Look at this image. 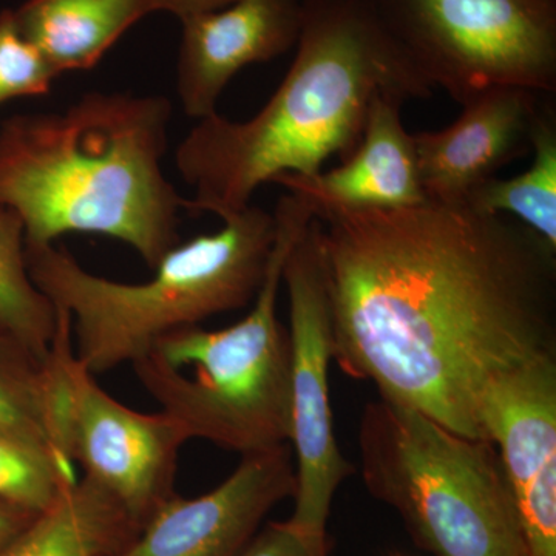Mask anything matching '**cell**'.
<instances>
[{
    "instance_id": "7a4b0ae2",
    "label": "cell",
    "mask_w": 556,
    "mask_h": 556,
    "mask_svg": "<svg viewBox=\"0 0 556 556\" xmlns=\"http://www.w3.org/2000/svg\"><path fill=\"white\" fill-rule=\"evenodd\" d=\"M379 94L427 100L433 87L388 35L368 0H305L295 56L269 101L247 121H197L175 166L193 190L186 208L223 222L281 175L311 177L361 144Z\"/></svg>"
},
{
    "instance_id": "44dd1931",
    "label": "cell",
    "mask_w": 556,
    "mask_h": 556,
    "mask_svg": "<svg viewBox=\"0 0 556 556\" xmlns=\"http://www.w3.org/2000/svg\"><path fill=\"white\" fill-rule=\"evenodd\" d=\"M58 76L49 61L17 30L13 10L0 11V105L43 97Z\"/></svg>"
},
{
    "instance_id": "8992f818",
    "label": "cell",
    "mask_w": 556,
    "mask_h": 556,
    "mask_svg": "<svg viewBox=\"0 0 556 556\" xmlns=\"http://www.w3.org/2000/svg\"><path fill=\"white\" fill-rule=\"evenodd\" d=\"M364 484L434 556H526L514 493L486 439L379 397L358 427Z\"/></svg>"
},
{
    "instance_id": "2e32d148",
    "label": "cell",
    "mask_w": 556,
    "mask_h": 556,
    "mask_svg": "<svg viewBox=\"0 0 556 556\" xmlns=\"http://www.w3.org/2000/svg\"><path fill=\"white\" fill-rule=\"evenodd\" d=\"M138 530L112 497L80 478L0 547V556H112Z\"/></svg>"
},
{
    "instance_id": "9c48e42d",
    "label": "cell",
    "mask_w": 556,
    "mask_h": 556,
    "mask_svg": "<svg viewBox=\"0 0 556 556\" xmlns=\"http://www.w3.org/2000/svg\"><path fill=\"white\" fill-rule=\"evenodd\" d=\"M283 285L289 303L288 445L295 464L294 514L289 521L328 533L332 500L354 467L340 452L332 426L331 316L314 217L289 251Z\"/></svg>"
},
{
    "instance_id": "ba28073f",
    "label": "cell",
    "mask_w": 556,
    "mask_h": 556,
    "mask_svg": "<svg viewBox=\"0 0 556 556\" xmlns=\"http://www.w3.org/2000/svg\"><path fill=\"white\" fill-rule=\"evenodd\" d=\"M56 311L51 353L67 391L70 457L141 529L175 495L179 452L190 439L166 413L146 415L110 396L76 358L68 314Z\"/></svg>"
},
{
    "instance_id": "6da1fadb",
    "label": "cell",
    "mask_w": 556,
    "mask_h": 556,
    "mask_svg": "<svg viewBox=\"0 0 556 556\" xmlns=\"http://www.w3.org/2000/svg\"><path fill=\"white\" fill-rule=\"evenodd\" d=\"M332 361L379 397L484 439L497 376L556 354V249L466 203L314 211Z\"/></svg>"
},
{
    "instance_id": "4fadbf2b",
    "label": "cell",
    "mask_w": 556,
    "mask_h": 556,
    "mask_svg": "<svg viewBox=\"0 0 556 556\" xmlns=\"http://www.w3.org/2000/svg\"><path fill=\"white\" fill-rule=\"evenodd\" d=\"M303 5L305 0H236L181 21L177 93L186 115L197 121L214 115L240 70L294 49Z\"/></svg>"
},
{
    "instance_id": "ac0fdd59",
    "label": "cell",
    "mask_w": 556,
    "mask_h": 556,
    "mask_svg": "<svg viewBox=\"0 0 556 556\" xmlns=\"http://www.w3.org/2000/svg\"><path fill=\"white\" fill-rule=\"evenodd\" d=\"M533 160L518 177L490 178L464 203L482 214L507 215L556 249V112L548 101L532 141Z\"/></svg>"
},
{
    "instance_id": "7c38bea8",
    "label": "cell",
    "mask_w": 556,
    "mask_h": 556,
    "mask_svg": "<svg viewBox=\"0 0 556 556\" xmlns=\"http://www.w3.org/2000/svg\"><path fill=\"white\" fill-rule=\"evenodd\" d=\"M554 97L525 87H493L460 105L455 123L413 134L426 199L464 203L497 170L532 152L533 134Z\"/></svg>"
},
{
    "instance_id": "8fae6325",
    "label": "cell",
    "mask_w": 556,
    "mask_h": 556,
    "mask_svg": "<svg viewBox=\"0 0 556 556\" xmlns=\"http://www.w3.org/2000/svg\"><path fill=\"white\" fill-rule=\"evenodd\" d=\"M289 445L241 456L225 481L199 497L174 495L112 556H240L281 501L294 497Z\"/></svg>"
},
{
    "instance_id": "9a60e30c",
    "label": "cell",
    "mask_w": 556,
    "mask_h": 556,
    "mask_svg": "<svg viewBox=\"0 0 556 556\" xmlns=\"http://www.w3.org/2000/svg\"><path fill=\"white\" fill-rule=\"evenodd\" d=\"M152 13V0H25L13 17L21 35L62 75L94 67Z\"/></svg>"
},
{
    "instance_id": "277c9868",
    "label": "cell",
    "mask_w": 556,
    "mask_h": 556,
    "mask_svg": "<svg viewBox=\"0 0 556 556\" xmlns=\"http://www.w3.org/2000/svg\"><path fill=\"white\" fill-rule=\"evenodd\" d=\"M223 223L217 232L179 241L139 283L97 276L54 243L25 244L33 281L68 314L73 351L91 375L131 365L164 334L254 302L276 218L251 204Z\"/></svg>"
},
{
    "instance_id": "7402d4cb",
    "label": "cell",
    "mask_w": 556,
    "mask_h": 556,
    "mask_svg": "<svg viewBox=\"0 0 556 556\" xmlns=\"http://www.w3.org/2000/svg\"><path fill=\"white\" fill-rule=\"evenodd\" d=\"M328 533L309 532L291 521L270 522L240 556H329Z\"/></svg>"
},
{
    "instance_id": "5bb4252c",
    "label": "cell",
    "mask_w": 556,
    "mask_h": 556,
    "mask_svg": "<svg viewBox=\"0 0 556 556\" xmlns=\"http://www.w3.org/2000/svg\"><path fill=\"white\" fill-rule=\"evenodd\" d=\"M402 98L379 94L369 105L357 149L339 167L311 177L274 179L311 208H393L427 201L413 134L402 123Z\"/></svg>"
},
{
    "instance_id": "e0dca14e",
    "label": "cell",
    "mask_w": 556,
    "mask_h": 556,
    "mask_svg": "<svg viewBox=\"0 0 556 556\" xmlns=\"http://www.w3.org/2000/svg\"><path fill=\"white\" fill-rule=\"evenodd\" d=\"M0 431L75 467L68 452L67 391L60 365L0 334Z\"/></svg>"
},
{
    "instance_id": "cb8c5ba5",
    "label": "cell",
    "mask_w": 556,
    "mask_h": 556,
    "mask_svg": "<svg viewBox=\"0 0 556 556\" xmlns=\"http://www.w3.org/2000/svg\"><path fill=\"white\" fill-rule=\"evenodd\" d=\"M33 517L35 515L0 501V547L16 536Z\"/></svg>"
},
{
    "instance_id": "d4e9b609",
    "label": "cell",
    "mask_w": 556,
    "mask_h": 556,
    "mask_svg": "<svg viewBox=\"0 0 556 556\" xmlns=\"http://www.w3.org/2000/svg\"><path fill=\"white\" fill-rule=\"evenodd\" d=\"M527 556V555H526Z\"/></svg>"
},
{
    "instance_id": "603a6c76",
    "label": "cell",
    "mask_w": 556,
    "mask_h": 556,
    "mask_svg": "<svg viewBox=\"0 0 556 556\" xmlns=\"http://www.w3.org/2000/svg\"><path fill=\"white\" fill-rule=\"evenodd\" d=\"M156 11L174 14L179 22L199 14L211 13V11L225 9L236 0H152Z\"/></svg>"
},
{
    "instance_id": "3957f363",
    "label": "cell",
    "mask_w": 556,
    "mask_h": 556,
    "mask_svg": "<svg viewBox=\"0 0 556 556\" xmlns=\"http://www.w3.org/2000/svg\"><path fill=\"white\" fill-rule=\"evenodd\" d=\"M172 102L90 91L67 109L0 124V206L20 215L25 244L68 233L123 241L150 269L179 243L186 200L163 169Z\"/></svg>"
},
{
    "instance_id": "30bf717a",
    "label": "cell",
    "mask_w": 556,
    "mask_h": 556,
    "mask_svg": "<svg viewBox=\"0 0 556 556\" xmlns=\"http://www.w3.org/2000/svg\"><path fill=\"white\" fill-rule=\"evenodd\" d=\"M478 422L500 453L527 556H556V354L493 379Z\"/></svg>"
},
{
    "instance_id": "ffe728a7",
    "label": "cell",
    "mask_w": 556,
    "mask_h": 556,
    "mask_svg": "<svg viewBox=\"0 0 556 556\" xmlns=\"http://www.w3.org/2000/svg\"><path fill=\"white\" fill-rule=\"evenodd\" d=\"M75 467L61 463L47 450L0 431V501L38 515L75 484Z\"/></svg>"
},
{
    "instance_id": "5b68a950",
    "label": "cell",
    "mask_w": 556,
    "mask_h": 556,
    "mask_svg": "<svg viewBox=\"0 0 556 556\" xmlns=\"http://www.w3.org/2000/svg\"><path fill=\"white\" fill-rule=\"evenodd\" d=\"M313 217L299 197H281L268 270L247 316L223 329L179 328L131 364L160 412L190 441L241 456L288 445L289 338L277 302L289 251Z\"/></svg>"
},
{
    "instance_id": "d6986e66",
    "label": "cell",
    "mask_w": 556,
    "mask_h": 556,
    "mask_svg": "<svg viewBox=\"0 0 556 556\" xmlns=\"http://www.w3.org/2000/svg\"><path fill=\"white\" fill-rule=\"evenodd\" d=\"M56 332L58 311L28 270L24 223L0 206V334L47 358Z\"/></svg>"
},
{
    "instance_id": "52a82bcc",
    "label": "cell",
    "mask_w": 556,
    "mask_h": 556,
    "mask_svg": "<svg viewBox=\"0 0 556 556\" xmlns=\"http://www.w3.org/2000/svg\"><path fill=\"white\" fill-rule=\"evenodd\" d=\"M431 87L466 104L493 87L556 93V0H368Z\"/></svg>"
}]
</instances>
